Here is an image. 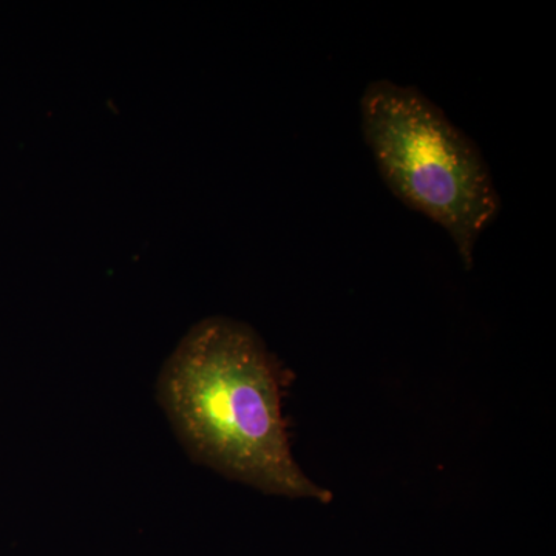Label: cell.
I'll use <instances>...</instances> for the list:
<instances>
[{"label":"cell","mask_w":556,"mask_h":556,"mask_svg":"<svg viewBox=\"0 0 556 556\" xmlns=\"http://www.w3.org/2000/svg\"><path fill=\"white\" fill-rule=\"evenodd\" d=\"M156 396L197 463L268 495L331 503L292 456L280 365L254 328L199 321L163 365Z\"/></svg>","instance_id":"6da1fadb"},{"label":"cell","mask_w":556,"mask_h":556,"mask_svg":"<svg viewBox=\"0 0 556 556\" xmlns=\"http://www.w3.org/2000/svg\"><path fill=\"white\" fill-rule=\"evenodd\" d=\"M362 134L383 182L405 206L448 233L464 268L497 218L501 197L481 150L415 87L372 80L361 98Z\"/></svg>","instance_id":"7a4b0ae2"}]
</instances>
